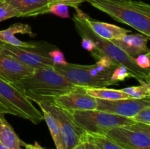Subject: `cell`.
<instances>
[{
  "label": "cell",
  "mask_w": 150,
  "mask_h": 149,
  "mask_svg": "<svg viewBox=\"0 0 150 149\" xmlns=\"http://www.w3.org/2000/svg\"><path fill=\"white\" fill-rule=\"evenodd\" d=\"M12 85L37 104L54 102L56 98L80 87L69 82L54 68L35 70L32 74Z\"/></svg>",
  "instance_id": "cell-1"
},
{
  "label": "cell",
  "mask_w": 150,
  "mask_h": 149,
  "mask_svg": "<svg viewBox=\"0 0 150 149\" xmlns=\"http://www.w3.org/2000/svg\"><path fill=\"white\" fill-rule=\"evenodd\" d=\"M117 21L150 37V6L140 0H85Z\"/></svg>",
  "instance_id": "cell-2"
},
{
  "label": "cell",
  "mask_w": 150,
  "mask_h": 149,
  "mask_svg": "<svg viewBox=\"0 0 150 149\" xmlns=\"http://www.w3.org/2000/svg\"><path fill=\"white\" fill-rule=\"evenodd\" d=\"M76 14L73 15V22L79 34L82 37H87L92 39L96 45L94 51L102 55H105L111 58L118 66L125 67L133 74V77L138 81H145L150 83V70L142 69L136 64L135 58L129 56L120 48L111 41L103 39L95 34L89 25L85 21L83 12L78 7L75 9Z\"/></svg>",
  "instance_id": "cell-3"
},
{
  "label": "cell",
  "mask_w": 150,
  "mask_h": 149,
  "mask_svg": "<svg viewBox=\"0 0 150 149\" xmlns=\"http://www.w3.org/2000/svg\"><path fill=\"white\" fill-rule=\"evenodd\" d=\"M0 113L10 114L38 124L43 115L11 83L0 78Z\"/></svg>",
  "instance_id": "cell-4"
},
{
  "label": "cell",
  "mask_w": 150,
  "mask_h": 149,
  "mask_svg": "<svg viewBox=\"0 0 150 149\" xmlns=\"http://www.w3.org/2000/svg\"><path fill=\"white\" fill-rule=\"evenodd\" d=\"M73 121L88 134L104 135L108 130L117 127L135 124L132 118L120 116L98 110H76L70 112Z\"/></svg>",
  "instance_id": "cell-5"
},
{
  "label": "cell",
  "mask_w": 150,
  "mask_h": 149,
  "mask_svg": "<svg viewBox=\"0 0 150 149\" xmlns=\"http://www.w3.org/2000/svg\"><path fill=\"white\" fill-rule=\"evenodd\" d=\"M124 149H150V125L135 123L117 127L104 134Z\"/></svg>",
  "instance_id": "cell-6"
},
{
  "label": "cell",
  "mask_w": 150,
  "mask_h": 149,
  "mask_svg": "<svg viewBox=\"0 0 150 149\" xmlns=\"http://www.w3.org/2000/svg\"><path fill=\"white\" fill-rule=\"evenodd\" d=\"M38 105L41 109H45L51 112L58 121L61 129L63 148H74L84 140L86 132L75 124L70 112L59 108L53 102H44Z\"/></svg>",
  "instance_id": "cell-7"
},
{
  "label": "cell",
  "mask_w": 150,
  "mask_h": 149,
  "mask_svg": "<svg viewBox=\"0 0 150 149\" xmlns=\"http://www.w3.org/2000/svg\"><path fill=\"white\" fill-rule=\"evenodd\" d=\"M54 70L73 85L83 88H107L118 85L111 77H97L92 76L86 68V65L67 63L65 65L55 64Z\"/></svg>",
  "instance_id": "cell-8"
},
{
  "label": "cell",
  "mask_w": 150,
  "mask_h": 149,
  "mask_svg": "<svg viewBox=\"0 0 150 149\" xmlns=\"http://www.w3.org/2000/svg\"><path fill=\"white\" fill-rule=\"evenodd\" d=\"M35 50L4 44L0 48V53L13 56L23 64L34 70L54 68L55 64L48 54L43 53L39 50Z\"/></svg>",
  "instance_id": "cell-9"
},
{
  "label": "cell",
  "mask_w": 150,
  "mask_h": 149,
  "mask_svg": "<svg viewBox=\"0 0 150 149\" xmlns=\"http://www.w3.org/2000/svg\"><path fill=\"white\" fill-rule=\"evenodd\" d=\"M150 96L144 99H122L118 100H103L96 99L98 110L132 118L140 110L150 106Z\"/></svg>",
  "instance_id": "cell-10"
},
{
  "label": "cell",
  "mask_w": 150,
  "mask_h": 149,
  "mask_svg": "<svg viewBox=\"0 0 150 149\" xmlns=\"http://www.w3.org/2000/svg\"><path fill=\"white\" fill-rule=\"evenodd\" d=\"M53 103L59 108L71 112L76 110L97 109L96 98L88 94L86 88L79 87L54 99Z\"/></svg>",
  "instance_id": "cell-11"
},
{
  "label": "cell",
  "mask_w": 150,
  "mask_h": 149,
  "mask_svg": "<svg viewBox=\"0 0 150 149\" xmlns=\"http://www.w3.org/2000/svg\"><path fill=\"white\" fill-rule=\"evenodd\" d=\"M35 70L24 65L10 56L0 53V78L14 83L32 74Z\"/></svg>",
  "instance_id": "cell-12"
},
{
  "label": "cell",
  "mask_w": 150,
  "mask_h": 149,
  "mask_svg": "<svg viewBox=\"0 0 150 149\" xmlns=\"http://www.w3.org/2000/svg\"><path fill=\"white\" fill-rule=\"evenodd\" d=\"M149 38L142 34H127L119 39L110 40L121 48L130 57L136 58L141 54L150 53L147 47Z\"/></svg>",
  "instance_id": "cell-13"
},
{
  "label": "cell",
  "mask_w": 150,
  "mask_h": 149,
  "mask_svg": "<svg viewBox=\"0 0 150 149\" xmlns=\"http://www.w3.org/2000/svg\"><path fill=\"white\" fill-rule=\"evenodd\" d=\"M19 17H33L49 13L50 0H5Z\"/></svg>",
  "instance_id": "cell-14"
},
{
  "label": "cell",
  "mask_w": 150,
  "mask_h": 149,
  "mask_svg": "<svg viewBox=\"0 0 150 149\" xmlns=\"http://www.w3.org/2000/svg\"><path fill=\"white\" fill-rule=\"evenodd\" d=\"M83 18L92 32L103 39L114 40L122 37L124 35L131 33V31L129 29L92 19L85 13H83Z\"/></svg>",
  "instance_id": "cell-15"
},
{
  "label": "cell",
  "mask_w": 150,
  "mask_h": 149,
  "mask_svg": "<svg viewBox=\"0 0 150 149\" xmlns=\"http://www.w3.org/2000/svg\"><path fill=\"white\" fill-rule=\"evenodd\" d=\"M0 143L8 149H20L25 145L7 122L3 113H0Z\"/></svg>",
  "instance_id": "cell-16"
},
{
  "label": "cell",
  "mask_w": 150,
  "mask_h": 149,
  "mask_svg": "<svg viewBox=\"0 0 150 149\" xmlns=\"http://www.w3.org/2000/svg\"><path fill=\"white\" fill-rule=\"evenodd\" d=\"M86 91L90 96L103 100H118L130 98L122 90L108 88H86Z\"/></svg>",
  "instance_id": "cell-17"
},
{
  "label": "cell",
  "mask_w": 150,
  "mask_h": 149,
  "mask_svg": "<svg viewBox=\"0 0 150 149\" xmlns=\"http://www.w3.org/2000/svg\"><path fill=\"white\" fill-rule=\"evenodd\" d=\"M41 110L42 111L43 119L45 120L47 125H48V129H49L50 133H51L56 148H57V149H64L63 148L62 139L61 129H60V126L58 121L48 110L45 109Z\"/></svg>",
  "instance_id": "cell-18"
},
{
  "label": "cell",
  "mask_w": 150,
  "mask_h": 149,
  "mask_svg": "<svg viewBox=\"0 0 150 149\" xmlns=\"http://www.w3.org/2000/svg\"><path fill=\"white\" fill-rule=\"evenodd\" d=\"M139 86H130L121 89L122 91L133 99H144L150 96V83L140 82Z\"/></svg>",
  "instance_id": "cell-19"
},
{
  "label": "cell",
  "mask_w": 150,
  "mask_h": 149,
  "mask_svg": "<svg viewBox=\"0 0 150 149\" xmlns=\"http://www.w3.org/2000/svg\"><path fill=\"white\" fill-rule=\"evenodd\" d=\"M87 134L88 137L100 149H124L105 135Z\"/></svg>",
  "instance_id": "cell-20"
},
{
  "label": "cell",
  "mask_w": 150,
  "mask_h": 149,
  "mask_svg": "<svg viewBox=\"0 0 150 149\" xmlns=\"http://www.w3.org/2000/svg\"><path fill=\"white\" fill-rule=\"evenodd\" d=\"M0 34L4 35H14L15 34H23L29 36L35 37V34L32 32V28L29 25L23 24L21 23H16L9 26L7 29L0 31Z\"/></svg>",
  "instance_id": "cell-21"
},
{
  "label": "cell",
  "mask_w": 150,
  "mask_h": 149,
  "mask_svg": "<svg viewBox=\"0 0 150 149\" xmlns=\"http://www.w3.org/2000/svg\"><path fill=\"white\" fill-rule=\"evenodd\" d=\"M19 17L17 12L5 1L0 0V22L12 18Z\"/></svg>",
  "instance_id": "cell-22"
},
{
  "label": "cell",
  "mask_w": 150,
  "mask_h": 149,
  "mask_svg": "<svg viewBox=\"0 0 150 149\" xmlns=\"http://www.w3.org/2000/svg\"><path fill=\"white\" fill-rule=\"evenodd\" d=\"M128 77H133V74L125 67L122 65L116 67L111 76V80L116 82L124 81L126 78Z\"/></svg>",
  "instance_id": "cell-23"
},
{
  "label": "cell",
  "mask_w": 150,
  "mask_h": 149,
  "mask_svg": "<svg viewBox=\"0 0 150 149\" xmlns=\"http://www.w3.org/2000/svg\"><path fill=\"white\" fill-rule=\"evenodd\" d=\"M49 13L62 18H67L70 17L68 6L64 4H57L51 6Z\"/></svg>",
  "instance_id": "cell-24"
},
{
  "label": "cell",
  "mask_w": 150,
  "mask_h": 149,
  "mask_svg": "<svg viewBox=\"0 0 150 149\" xmlns=\"http://www.w3.org/2000/svg\"><path fill=\"white\" fill-rule=\"evenodd\" d=\"M136 123L150 125V106L144 108L132 118Z\"/></svg>",
  "instance_id": "cell-25"
},
{
  "label": "cell",
  "mask_w": 150,
  "mask_h": 149,
  "mask_svg": "<svg viewBox=\"0 0 150 149\" xmlns=\"http://www.w3.org/2000/svg\"><path fill=\"white\" fill-rule=\"evenodd\" d=\"M48 54L55 64L65 65V64H67L65 58H64V54L59 50H54V51H50Z\"/></svg>",
  "instance_id": "cell-26"
},
{
  "label": "cell",
  "mask_w": 150,
  "mask_h": 149,
  "mask_svg": "<svg viewBox=\"0 0 150 149\" xmlns=\"http://www.w3.org/2000/svg\"><path fill=\"white\" fill-rule=\"evenodd\" d=\"M149 55L150 53H147L141 54V55L138 56L135 58V61H136V64L142 69H149Z\"/></svg>",
  "instance_id": "cell-27"
},
{
  "label": "cell",
  "mask_w": 150,
  "mask_h": 149,
  "mask_svg": "<svg viewBox=\"0 0 150 149\" xmlns=\"http://www.w3.org/2000/svg\"><path fill=\"white\" fill-rule=\"evenodd\" d=\"M50 1H51V6L57 4H64L68 7L76 9L78 8L81 4L84 2L85 0H50Z\"/></svg>",
  "instance_id": "cell-28"
},
{
  "label": "cell",
  "mask_w": 150,
  "mask_h": 149,
  "mask_svg": "<svg viewBox=\"0 0 150 149\" xmlns=\"http://www.w3.org/2000/svg\"><path fill=\"white\" fill-rule=\"evenodd\" d=\"M81 46L83 47V49L86 50L89 52H92L96 48V45L95 42L92 39L87 37H82Z\"/></svg>",
  "instance_id": "cell-29"
},
{
  "label": "cell",
  "mask_w": 150,
  "mask_h": 149,
  "mask_svg": "<svg viewBox=\"0 0 150 149\" xmlns=\"http://www.w3.org/2000/svg\"><path fill=\"white\" fill-rule=\"evenodd\" d=\"M86 149H100L96 144H95V143L88 137L87 134H86Z\"/></svg>",
  "instance_id": "cell-30"
},
{
  "label": "cell",
  "mask_w": 150,
  "mask_h": 149,
  "mask_svg": "<svg viewBox=\"0 0 150 149\" xmlns=\"http://www.w3.org/2000/svg\"><path fill=\"white\" fill-rule=\"evenodd\" d=\"M24 147L26 148V149H44L43 148L41 147L39 145V143L38 142H35V144H26L25 143Z\"/></svg>",
  "instance_id": "cell-31"
},
{
  "label": "cell",
  "mask_w": 150,
  "mask_h": 149,
  "mask_svg": "<svg viewBox=\"0 0 150 149\" xmlns=\"http://www.w3.org/2000/svg\"><path fill=\"white\" fill-rule=\"evenodd\" d=\"M86 137L83 140H82L78 145H76L74 148L73 149H86Z\"/></svg>",
  "instance_id": "cell-32"
},
{
  "label": "cell",
  "mask_w": 150,
  "mask_h": 149,
  "mask_svg": "<svg viewBox=\"0 0 150 149\" xmlns=\"http://www.w3.org/2000/svg\"><path fill=\"white\" fill-rule=\"evenodd\" d=\"M0 149H8V148H7L6 146H4V145H2L1 143H0Z\"/></svg>",
  "instance_id": "cell-33"
},
{
  "label": "cell",
  "mask_w": 150,
  "mask_h": 149,
  "mask_svg": "<svg viewBox=\"0 0 150 149\" xmlns=\"http://www.w3.org/2000/svg\"><path fill=\"white\" fill-rule=\"evenodd\" d=\"M4 44H5V43H4V42H1V41L0 40V48H1V47H2L3 45H4Z\"/></svg>",
  "instance_id": "cell-34"
},
{
  "label": "cell",
  "mask_w": 150,
  "mask_h": 149,
  "mask_svg": "<svg viewBox=\"0 0 150 149\" xmlns=\"http://www.w3.org/2000/svg\"><path fill=\"white\" fill-rule=\"evenodd\" d=\"M20 149H21V148H20Z\"/></svg>",
  "instance_id": "cell-35"
}]
</instances>
